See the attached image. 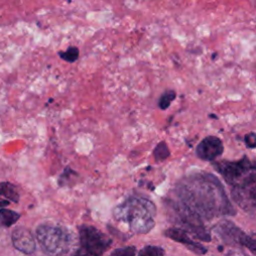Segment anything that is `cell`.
<instances>
[{"label": "cell", "instance_id": "7a4b0ae2", "mask_svg": "<svg viewBox=\"0 0 256 256\" xmlns=\"http://www.w3.org/2000/svg\"><path fill=\"white\" fill-rule=\"evenodd\" d=\"M156 207L145 198L131 197L118 205L113 216L119 223L126 224L131 232L148 233L155 224Z\"/></svg>", "mask_w": 256, "mask_h": 256}, {"label": "cell", "instance_id": "e0dca14e", "mask_svg": "<svg viewBox=\"0 0 256 256\" xmlns=\"http://www.w3.org/2000/svg\"><path fill=\"white\" fill-rule=\"evenodd\" d=\"M164 249L159 247V246H145L144 248H142L139 253L138 256H164Z\"/></svg>", "mask_w": 256, "mask_h": 256}, {"label": "cell", "instance_id": "9a60e30c", "mask_svg": "<svg viewBox=\"0 0 256 256\" xmlns=\"http://www.w3.org/2000/svg\"><path fill=\"white\" fill-rule=\"evenodd\" d=\"M58 54H59L60 58L63 59L64 61L69 62V63H73L79 57V49L75 46H70L65 51H59Z\"/></svg>", "mask_w": 256, "mask_h": 256}, {"label": "cell", "instance_id": "5b68a950", "mask_svg": "<svg viewBox=\"0 0 256 256\" xmlns=\"http://www.w3.org/2000/svg\"><path fill=\"white\" fill-rule=\"evenodd\" d=\"M112 240L94 226L82 225L79 228L78 248L75 256H102Z\"/></svg>", "mask_w": 256, "mask_h": 256}, {"label": "cell", "instance_id": "3957f363", "mask_svg": "<svg viewBox=\"0 0 256 256\" xmlns=\"http://www.w3.org/2000/svg\"><path fill=\"white\" fill-rule=\"evenodd\" d=\"M36 238L43 251L50 256L76 255L78 241L75 234L60 225L43 224L36 229Z\"/></svg>", "mask_w": 256, "mask_h": 256}, {"label": "cell", "instance_id": "5bb4252c", "mask_svg": "<svg viewBox=\"0 0 256 256\" xmlns=\"http://www.w3.org/2000/svg\"><path fill=\"white\" fill-rule=\"evenodd\" d=\"M176 98V92L174 90H167L164 93H162L158 100V107L161 110H166L173 100Z\"/></svg>", "mask_w": 256, "mask_h": 256}, {"label": "cell", "instance_id": "d6986e66", "mask_svg": "<svg viewBox=\"0 0 256 256\" xmlns=\"http://www.w3.org/2000/svg\"><path fill=\"white\" fill-rule=\"evenodd\" d=\"M244 142L248 148H254L256 146V135L255 132H250L245 135Z\"/></svg>", "mask_w": 256, "mask_h": 256}, {"label": "cell", "instance_id": "52a82bcc", "mask_svg": "<svg viewBox=\"0 0 256 256\" xmlns=\"http://www.w3.org/2000/svg\"><path fill=\"white\" fill-rule=\"evenodd\" d=\"M220 236L230 243H236L248 247L253 253L255 252V240L246 235L242 230L229 221L221 222L217 228Z\"/></svg>", "mask_w": 256, "mask_h": 256}, {"label": "cell", "instance_id": "6da1fadb", "mask_svg": "<svg viewBox=\"0 0 256 256\" xmlns=\"http://www.w3.org/2000/svg\"><path fill=\"white\" fill-rule=\"evenodd\" d=\"M179 188L183 204L199 217L212 218L234 213L221 183L212 174H192L182 181Z\"/></svg>", "mask_w": 256, "mask_h": 256}, {"label": "cell", "instance_id": "7c38bea8", "mask_svg": "<svg viewBox=\"0 0 256 256\" xmlns=\"http://www.w3.org/2000/svg\"><path fill=\"white\" fill-rule=\"evenodd\" d=\"M0 198L8 202L17 203L19 200V193L16 187L10 182L0 183Z\"/></svg>", "mask_w": 256, "mask_h": 256}, {"label": "cell", "instance_id": "8992f818", "mask_svg": "<svg viewBox=\"0 0 256 256\" xmlns=\"http://www.w3.org/2000/svg\"><path fill=\"white\" fill-rule=\"evenodd\" d=\"M174 210L179 222L182 225H184L186 229H188L196 237L203 239L204 241L210 240V236L208 232L206 231L205 227L202 225L199 216L195 212H193L184 204L176 205V208Z\"/></svg>", "mask_w": 256, "mask_h": 256}, {"label": "cell", "instance_id": "4fadbf2b", "mask_svg": "<svg viewBox=\"0 0 256 256\" xmlns=\"http://www.w3.org/2000/svg\"><path fill=\"white\" fill-rule=\"evenodd\" d=\"M19 218V213L7 208H0V223L4 226L10 227L12 224L17 222Z\"/></svg>", "mask_w": 256, "mask_h": 256}, {"label": "cell", "instance_id": "277c9868", "mask_svg": "<svg viewBox=\"0 0 256 256\" xmlns=\"http://www.w3.org/2000/svg\"><path fill=\"white\" fill-rule=\"evenodd\" d=\"M213 166L233 187L255 183V166L246 156L237 161L214 162Z\"/></svg>", "mask_w": 256, "mask_h": 256}, {"label": "cell", "instance_id": "8fae6325", "mask_svg": "<svg viewBox=\"0 0 256 256\" xmlns=\"http://www.w3.org/2000/svg\"><path fill=\"white\" fill-rule=\"evenodd\" d=\"M169 238L173 239L174 241L180 242L184 245H186L188 247V249L192 250L193 252L197 253V254H204L206 252L205 247H203L201 244L193 241L187 234V232L185 230L179 229V228H169L168 230H166L165 233Z\"/></svg>", "mask_w": 256, "mask_h": 256}, {"label": "cell", "instance_id": "2e32d148", "mask_svg": "<svg viewBox=\"0 0 256 256\" xmlns=\"http://www.w3.org/2000/svg\"><path fill=\"white\" fill-rule=\"evenodd\" d=\"M153 155H154V158L157 161H163V160H165L166 158L169 157L170 151H169V148L167 147V145L164 141H161L160 143H158L156 145V147L153 151Z\"/></svg>", "mask_w": 256, "mask_h": 256}, {"label": "cell", "instance_id": "30bf717a", "mask_svg": "<svg viewBox=\"0 0 256 256\" xmlns=\"http://www.w3.org/2000/svg\"><path fill=\"white\" fill-rule=\"evenodd\" d=\"M235 202L244 210L254 213L255 210V183L233 187L232 191Z\"/></svg>", "mask_w": 256, "mask_h": 256}, {"label": "cell", "instance_id": "ba28073f", "mask_svg": "<svg viewBox=\"0 0 256 256\" xmlns=\"http://www.w3.org/2000/svg\"><path fill=\"white\" fill-rule=\"evenodd\" d=\"M224 147L220 138L207 136L203 138L196 147V155L205 161H213L223 153Z\"/></svg>", "mask_w": 256, "mask_h": 256}, {"label": "cell", "instance_id": "9c48e42d", "mask_svg": "<svg viewBox=\"0 0 256 256\" xmlns=\"http://www.w3.org/2000/svg\"><path fill=\"white\" fill-rule=\"evenodd\" d=\"M14 248L24 254H32L36 249V243L32 232L25 227H17L11 234Z\"/></svg>", "mask_w": 256, "mask_h": 256}, {"label": "cell", "instance_id": "ac0fdd59", "mask_svg": "<svg viewBox=\"0 0 256 256\" xmlns=\"http://www.w3.org/2000/svg\"><path fill=\"white\" fill-rule=\"evenodd\" d=\"M136 249L133 246H127L123 248L115 249L110 256H135Z\"/></svg>", "mask_w": 256, "mask_h": 256}]
</instances>
